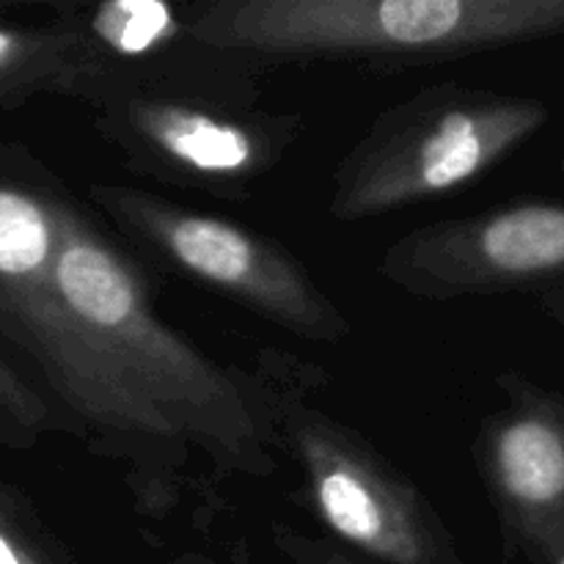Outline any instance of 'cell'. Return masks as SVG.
Returning <instances> with one entry per match:
<instances>
[{
    "label": "cell",
    "mask_w": 564,
    "mask_h": 564,
    "mask_svg": "<svg viewBox=\"0 0 564 564\" xmlns=\"http://www.w3.org/2000/svg\"><path fill=\"white\" fill-rule=\"evenodd\" d=\"M88 110L127 169L224 198H246L306 130L297 113L130 86L108 88Z\"/></svg>",
    "instance_id": "8992f818"
},
{
    "label": "cell",
    "mask_w": 564,
    "mask_h": 564,
    "mask_svg": "<svg viewBox=\"0 0 564 564\" xmlns=\"http://www.w3.org/2000/svg\"><path fill=\"white\" fill-rule=\"evenodd\" d=\"M193 36L264 66H413L564 36V0H207Z\"/></svg>",
    "instance_id": "7a4b0ae2"
},
{
    "label": "cell",
    "mask_w": 564,
    "mask_h": 564,
    "mask_svg": "<svg viewBox=\"0 0 564 564\" xmlns=\"http://www.w3.org/2000/svg\"><path fill=\"white\" fill-rule=\"evenodd\" d=\"M55 430L69 433L58 408L0 352V446L28 452Z\"/></svg>",
    "instance_id": "4fadbf2b"
},
{
    "label": "cell",
    "mask_w": 564,
    "mask_h": 564,
    "mask_svg": "<svg viewBox=\"0 0 564 564\" xmlns=\"http://www.w3.org/2000/svg\"><path fill=\"white\" fill-rule=\"evenodd\" d=\"M53 14L75 25L97 53L105 75L97 97L116 86L185 94L246 108H257L262 97L264 64L215 50L193 36L187 3H64L53 6Z\"/></svg>",
    "instance_id": "9c48e42d"
},
{
    "label": "cell",
    "mask_w": 564,
    "mask_h": 564,
    "mask_svg": "<svg viewBox=\"0 0 564 564\" xmlns=\"http://www.w3.org/2000/svg\"><path fill=\"white\" fill-rule=\"evenodd\" d=\"M505 402L471 444L482 488L510 554L564 564V391L521 372L496 375Z\"/></svg>",
    "instance_id": "ba28073f"
},
{
    "label": "cell",
    "mask_w": 564,
    "mask_h": 564,
    "mask_svg": "<svg viewBox=\"0 0 564 564\" xmlns=\"http://www.w3.org/2000/svg\"><path fill=\"white\" fill-rule=\"evenodd\" d=\"M378 273L435 303L543 295L564 286V198H523L408 231L386 248Z\"/></svg>",
    "instance_id": "52a82bcc"
},
{
    "label": "cell",
    "mask_w": 564,
    "mask_h": 564,
    "mask_svg": "<svg viewBox=\"0 0 564 564\" xmlns=\"http://www.w3.org/2000/svg\"><path fill=\"white\" fill-rule=\"evenodd\" d=\"M251 378L275 449L301 468L319 523L345 549L380 564H463L455 534L422 488L314 400L325 383L317 364L262 350Z\"/></svg>",
    "instance_id": "3957f363"
},
{
    "label": "cell",
    "mask_w": 564,
    "mask_h": 564,
    "mask_svg": "<svg viewBox=\"0 0 564 564\" xmlns=\"http://www.w3.org/2000/svg\"><path fill=\"white\" fill-rule=\"evenodd\" d=\"M0 564H80L33 501L0 477Z\"/></svg>",
    "instance_id": "7c38bea8"
},
{
    "label": "cell",
    "mask_w": 564,
    "mask_h": 564,
    "mask_svg": "<svg viewBox=\"0 0 564 564\" xmlns=\"http://www.w3.org/2000/svg\"><path fill=\"white\" fill-rule=\"evenodd\" d=\"M88 202L127 246L286 334L317 345H336L352 334L339 303L273 237L132 185L94 182Z\"/></svg>",
    "instance_id": "5b68a950"
},
{
    "label": "cell",
    "mask_w": 564,
    "mask_h": 564,
    "mask_svg": "<svg viewBox=\"0 0 564 564\" xmlns=\"http://www.w3.org/2000/svg\"><path fill=\"white\" fill-rule=\"evenodd\" d=\"M97 53L75 25L0 22V110H20L39 97H66L91 105L102 88Z\"/></svg>",
    "instance_id": "8fae6325"
},
{
    "label": "cell",
    "mask_w": 564,
    "mask_h": 564,
    "mask_svg": "<svg viewBox=\"0 0 564 564\" xmlns=\"http://www.w3.org/2000/svg\"><path fill=\"white\" fill-rule=\"evenodd\" d=\"M55 286L132 391L185 441L215 482L275 474V438L251 372L220 367L158 314L141 264L61 191Z\"/></svg>",
    "instance_id": "6da1fadb"
},
{
    "label": "cell",
    "mask_w": 564,
    "mask_h": 564,
    "mask_svg": "<svg viewBox=\"0 0 564 564\" xmlns=\"http://www.w3.org/2000/svg\"><path fill=\"white\" fill-rule=\"evenodd\" d=\"M551 119L543 99L435 83L386 108L334 169L328 215L358 224L466 187Z\"/></svg>",
    "instance_id": "277c9868"
},
{
    "label": "cell",
    "mask_w": 564,
    "mask_h": 564,
    "mask_svg": "<svg viewBox=\"0 0 564 564\" xmlns=\"http://www.w3.org/2000/svg\"><path fill=\"white\" fill-rule=\"evenodd\" d=\"M61 191L36 158L0 143V328L53 281Z\"/></svg>",
    "instance_id": "30bf717a"
},
{
    "label": "cell",
    "mask_w": 564,
    "mask_h": 564,
    "mask_svg": "<svg viewBox=\"0 0 564 564\" xmlns=\"http://www.w3.org/2000/svg\"><path fill=\"white\" fill-rule=\"evenodd\" d=\"M171 564H218V562L207 560V556H202V554H182V556H176Z\"/></svg>",
    "instance_id": "2e32d148"
},
{
    "label": "cell",
    "mask_w": 564,
    "mask_h": 564,
    "mask_svg": "<svg viewBox=\"0 0 564 564\" xmlns=\"http://www.w3.org/2000/svg\"><path fill=\"white\" fill-rule=\"evenodd\" d=\"M270 545H273L275 560L264 564H367L356 560L345 545L303 534L292 527L270 529Z\"/></svg>",
    "instance_id": "5bb4252c"
},
{
    "label": "cell",
    "mask_w": 564,
    "mask_h": 564,
    "mask_svg": "<svg viewBox=\"0 0 564 564\" xmlns=\"http://www.w3.org/2000/svg\"><path fill=\"white\" fill-rule=\"evenodd\" d=\"M538 308L551 319V323L562 325L564 328V286H556V290L538 295Z\"/></svg>",
    "instance_id": "9a60e30c"
}]
</instances>
